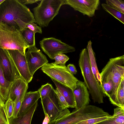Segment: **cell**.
<instances>
[{
	"label": "cell",
	"instance_id": "1",
	"mask_svg": "<svg viewBox=\"0 0 124 124\" xmlns=\"http://www.w3.org/2000/svg\"><path fill=\"white\" fill-rule=\"evenodd\" d=\"M14 26L20 31L30 22L36 23L33 14L18 0H5L0 5V22Z\"/></svg>",
	"mask_w": 124,
	"mask_h": 124
},
{
	"label": "cell",
	"instance_id": "2",
	"mask_svg": "<svg viewBox=\"0 0 124 124\" xmlns=\"http://www.w3.org/2000/svg\"><path fill=\"white\" fill-rule=\"evenodd\" d=\"M79 65L92 99L94 103H103L104 94L99 84L96 80L92 72L87 49L84 48L79 54Z\"/></svg>",
	"mask_w": 124,
	"mask_h": 124
},
{
	"label": "cell",
	"instance_id": "3",
	"mask_svg": "<svg viewBox=\"0 0 124 124\" xmlns=\"http://www.w3.org/2000/svg\"><path fill=\"white\" fill-rule=\"evenodd\" d=\"M29 47L19 29L4 22H0V48L17 50L25 55Z\"/></svg>",
	"mask_w": 124,
	"mask_h": 124
},
{
	"label": "cell",
	"instance_id": "4",
	"mask_svg": "<svg viewBox=\"0 0 124 124\" xmlns=\"http://www.w3.org/2000/svg\"><path fill=\"white\" fill-rule=\"evenodd\" d=\"M100 74L101 80H112L114 88L109 98L111 103L114 105L121 82L124 79V55L110 59Z\"/></svg>",
	"mask_w": 124,
	"mask_h": 124
},
{
	"label": "cell",
	"instance_id": "5",
	"mask_svg": "<svg viewBox=\"0 0 124 124\" xmlns=\"http://www.w3.org/2000/svg\"><path fill=\"white\" fill-rule=\"evenodd\" d=\"M65 0H41L32 9L36 23L41 27H47L59 13Z\"/></svg>",
	"mask_w": 124,
	"mask_h": 124
},
{
	"label": "cell",
	"instance_id": "6",
	"mask_svg": "<svg viewBox=\"0 0 124 124\" xmlns=\"http://www.w3.org/2000/svg\"><path fill=\"white\" fill-rule=\"evenodd\" d=\"M41 70L51 79L70 87L73 91L76 88L78 80L70 72L65 65L48 63L42 67Z\"/></svg>",
	"mask_w": 124,
	"mask_h": 124
},
{
	"label": "cell",
	"instance_id": "7",
	"mask_svg": "<svg viewBox=\"0 0 124 124\" xmlns=\"http://www.w3.org/2000/svg\"><path fill=\"white\" fill-rule=\"evenodd\" d=\"M39 44L42 51L52 60H54L58 54L73 52L76 50L74 47L53 37L43 38Z\"/></svg>",
	"mask_w": 124,
	"mask_h": 124
},
{
	"label": "cell",
	"instance_id": "8",
	"mask_svg": "<svg viewBox=\"0 0 124 124\" xmlns=\"http://www.w3.org/2000/svg\"><path fill=\"white\" fill-rule=\"evenodd\" d=\"M0 66L5 79L8 82L12 83L16 79H23L8 50L1 48Z\"/></svg>",
	"mask_w": 124,
	"mask_h": 124
},
{
	"label": "cell",
	"instance_id": "9",
	"mask_svg": "<svg viewBox=\"0 0 124 124\" xmlns=\"http://www.w3.org/2000/svg\"><path fill=\"white\" fill-rule=\"evenodd\" d=\"M40 101L44 114L48 115L50 121L55 120L64 110V109L62 110L61 108L55 90L53 87L48 95L41 100Z\"/></svg>",
	"mask_w": 124,
	"mask_h": 124
},
{
	"label": "cell",
	"instance_id": "10",
	"mask_svg": "<svg viewBox=\"0 0 124 124\" xmlns=\"http://www.w3.org/2000/svg\"><path fill=\"white\" fill-rule=\"evenodd\" d=\"M31 75L40 68L48 63L46 56L35 46H30L25 54Z\"/></svg>",
	"mask_w": 124,
	"mask_h": 124
},
{
	"label": "cell",
	"instance_id": "11",
	"mask_svg": "<svg viewBox=\"0 0 124 124\" xmlns=\"http://www.w3.org/2000/svg\"><path fill=\"white\" fill-rule=\"evenodd\" d=\"M100 4L99 0H65L63 5H68L84 15L92 17L99 9Z\"/></svg>",
	"mask_w": 124,
	"mask_h": 124
},
{
	"label": "cell",
	"instance_id": "12",
	"mask_svg": "<svg viewBox=\"0 0 124 124\" xmlns=\"http://www.w3.org/2000/svg\"><path fill=\"white\" fill-rule=\"evenodd\" d=\"M12 58L20 74L27 83L32 80L25 55L16 50H7Z\"/></svg>",
	"mask_w": 124,
	"mask_h": 124
},
{
	"label": "cell",
	"instance_id": "13",
	"mask_svg": "<svg viewBox=\"0 0 124 124\" xmlns=\"http://www.w3.org/2000/svg\"><path fill=\"white\" fill-rule=\"evenodd\" d=\"M73 92L76 103V109L89 105L90 101V93L84 82L78 80L76 83V87Z\"/></svg>",
	"mask_w": 124,
	"mask_h": 124
},
{
	"label": "cell",
	"instance_id": "14",
	"mask_svg": "<svg viewBox=\"0 0 124 124\" xmlns=\"http://www.w3.org/2000/svg\"><path fill=\"white\" fill-rule=\"evenodd\" d=\"M28 88V84L23 79L15 80L10 88L9 98L14 102L20 98H24Z\"/></svg>",
	"mask_w": 124,
	"mask_h": 124
},
{
	"label": "cell",
	"instance_id": "15",
	"mask_svg": "<svg viewBox=\"0 0 124 124\" xmlns=\"http://www.w3.org/2000/svg\"><path fill=\"white\" fill-rule=\"evenodd\" d=\"M38 106L37 101L23 114L17 116L16 117L12 116L8 119L9 124H31L33 115Z\"/></svg>",
	"mask_w": 124,
	"mask_h": 124
},
{
	"label": "cell",
	"instance_id": "16",
	"mask_svg": "<svg viewBox=\"0 0 124 124\" xmlns=\"http://www.w3.org/2000/svg\"><path fill=\"white\" fill-rule=\"evenodd\" d=\"M40 98L39 91H30L26 93L23 100L17 116L26 111L33 104Z\"/></svg>",
	"mask_w": 124,
	"mask_h": 124
},
{
	"label": "cell",
	"instance_id": "17",
	"mask_svg": "<svg viewBox=\"0 0 124 124\" xmlns=\"http://www.w3.org/2000/svg\"><path fill=\"white\" fill-rule=\"evenodd\" d=\"M57 88L65 98L69 108H75L76 103L73 91L70 87L52 79Z\"/></svg>",
	"mask_w": 124,
	"mask_h": 124
},
{
	"label": "cell",
	"instance_id": "18",
	"mask_svg": "<svg viewBox=\"0 0 124 124\" xmlns=\"http://www.w3.org/2000/svg\"><path fill=\"white\" fill-rule=\"evenodd\" d=\"M92 43L90 40L88 42L87 48L88 49L90 65L94 77L100 85H101V76L98 71L96 62L95 54L92 47Z\"/></svg>",
	"mask_w": 124,
	"mask_h": 124
},
{
	"label": "cell",
	"instance_id": "19",
	"mask_svg": "<svg viewBox=\"0 0 124 124\" xmlns=\"http://www.w3.org/2000/svg\"><path fill=\"white\" fill-rule=\"evenodd\" d=\"M113 116L95 124H124V110L117 107L114 109Z\"/></svg>",
	"mask_w": 124,
	"mask_h": 124
},
{
	"label": "cell",
	"instance_id": "20",
	"mask_svg": "<svg viewBox=\"0 0 124 124\" xmlns=\"http://www.w3.org/2000/svg\"><path fill=\"white\" fill-rule=\"evenodd\" d=\"M11 83L5 79L0 66V94L5 101L9 99Z\"/></svg>",
	"mask_w": 124,
	"mask_h": 124
},
{
	"label": "cell",
	"instance_id": "21",
	"mask_svg": "<svg viewBox=\"0 0 124 124\" xmlns=\"http://www.w3.org/2000/svg\"><path fill=\"white\" fill-rule=\"evenodd\" d=\"M103 9L111 14L115 18L124 24V14L113 8L107 4L103 3L101 4Z\"/></svg>",
	"mask_w": 124,
	"mask_h": 124
},
{
	"label": "cell",
	"instance_id": "22",
	"mask_svg": "<svg viewBox=\"0 0 124 124\" xmlns=\"http://www.w3.org/2000/svg\"><path fill=\"white\" fill-rule=\"evenodd\" d=\"M101 87L104 95L109 98L112 93L114 84L112 80L110 79H106L101 80Z\"/></svg>",
	"mask_w": 124,
	"mask_h": 124
},
{
	"label": "cell",
	"instance_id": "23",
	"mask_svg": "<svg viewBox=\"0 0 124 124\" xmlns=\"http://www.w3.org/2000/svg\"><path fill=\"white\" fill-rule=\"evenodd\" d=\"M124 79H123L118 91L114 105L124 110Z\"/></svg>",
	"mask_w": 124,
	"mask_h": 124
},
{
	"label": "cell",
	"instance_id": "24",
	"mask_svg": "<svg viewBox=\"0 0 124 124\" xmlns=\"http://www.w3.org/2000/svg\"><path fill=\"white\" fill-rule=\"evenodd\" d=\"M21 32L29 47L35 46V34L32 31L26 28Z\"/></svg>",
	"mask_w": 124,
	"mask_h": 124
},
{
	"label": "cell",
	"instance_id": "25",
	"mask_svg": "<svg viewBox=\"0 0 124 124\" xmlns=\"http://www.w3.org/2000/svg\"><path fill=\"white\" fill-rule=\"evenodd\" d=\"M106 4L124 14V1L122 0H106Z\"/></svg>",
	"mask_w": 124,
	"mask_h": 124
},
{
	"label": "cell",
	"instance_id": "26",
	"mask_svg": "<svg viewBox=\"0 0 124 124\" xmlns=\"http://www.w3.org/2000/svg\"><path fill=\"white\" fill-rule=\"evenodd\" d=\"M14 107V102L10 99L6 101L4 105V109L6 115L8 119L13 116Z\"/></svg>",
	"mask_w": 124,
	"mask_h": 124
},
{
	"label": "cell",
	"instance_id": "27",
	"mask_svg": "<svg viewBox=\"0 0 124 124\" xmlns=\"http://www.w3.org/2000/svg\"><path fill=\"white\" fill-rule=\"evenodd\" d=\"M53 87L52 85L48 83L41 86L38 90L40 94L41 100L48 95Z\"/></svg>",
	"mask_w": 124,
	"mask_h": 124
},
{
	"label": "cell",
	"instance_id": "28",
	"mask_svg": "<svg viewBox=\"0 0 124 124\" xmlns=\"http://www.w3.org/2000/svg\"><path fill=\"white\" fill-rule=\"evenodd\" d=\"M69 59V57L64 53H60L55 56L54 59L55 61L54 63L61 66L65 65Z\"/></svg>",
	"mask_w": 124,
	"mask_h": 124
},
{
	"label": "cell",
	"instance_id": "29",
	"mask_svg": "<svg viewBox=\"0 0 124 124\" xmlns=\"http://www.w3.org/2000/svg\"><path fill=\"white\" fill-rule=\"evenodd\" d=\"M112 116H106L89 119L80 122L76 124H95L104 120L109 119L112 117Z\"/></svg>",
	"mask_w": 124,
	"mask_h": 124
},
{
	"label": "cell",
	"instance_id": "30",
	"mask_svg": "<svg viewBox=\"0 0 124 124\" xmlns=\"http://www.w3.org/2000/svg\"><path fill=\"white\" fill-rule=\"evenodd\" d=\"M55 90L62 109L64 110L69 108L65 98L58 89L56 88Z\"/></svg>",
	"mask_w": 124,
	"mask_h": 124
},
{
	"label": "cell",
	"instance_id": "31",
	"mask_svg": "<svg viewBox=\"0 0 124 124\" xmlns=\"http://www.w3.org/2000/svg\"><path fill=\"white\" fill-rule=\"evenodd\" d=\"M26 28L32 31L34 34L36 33L41 34L42 33L41 28L37 25V24L34 23V22H31L27 24Z\"/></svg>",
	"mask_w": 124,
	"mask_h": 124
},
{
	"label": "cell",
	"instance_id": "32",
	"mask_svg": "<svg viewBox=\"0 0 124 124\" xmlns=\"http://www.w3.org/2000/svg\"><path fill=\"white\" fill-rule=\"evenodd\" d=\"M23 98H20L14 102V111L12 116L13 118L17 117Z\"/></svg>",
	"mask_w": 124,
	"mask_h": 124
},
{
	"label": "cell",
	"instance_id": "33",
	"mask_svg": "<svg viewBox=\"0 0 124 124\" xmlns=\"http://www.w3.org/2000/svg\"><path fill=\"white\" fill-rule=\"evenodd\" d=\"M0 124H9L4 109L0 111Z\"/></svg>",
	"mask_w": 124,
	"mask_h": 124
},
{
	"label": "cell",
	"instance_id": "34",
	"mask_svg": "<svg viewBox=\"0 0 124 124\" xmlns=\"http://www.w3.org/2000/svg\"><path fill=\"white\" fill-rule=\"evenodd\" d=\"M23 4L26 5H27L31 4L39 1L40 0H18Z\"/></svg>",
	"mask_w": 124,
	"mask_h": 124
},
{
	"label": "cell",
	"instance_id": "35",
	"mask_svg": "<svg viewBox=\"0 0 124 124\" xmlns=\"http://www.w3.org/2000/svg\"><path fill=\"white\" fill-rule=\"evenodd\" d=\"M67 67L70 72L73 75H76L77 71L75 65L73 64H70L67 66Z\"/></svg>",
	"mask_w": 124,
	"mask_h": 124
},
{
	"label": "cell",
	"instance_id": "36",
	"mask_svg": "<svg viewBox=\"0 0 124 124\" xmlns=\"http://www.w3.org/2000/svg\"><path fill=\"white\" fill-rule=\"evenodd\" d=\"M5 101L0 94V111L4 109V105Z\"/></svg>",
	"mask_w": 124,
	"mask_h": 124
},
{
	"label": "cell",
	"instance_id": "37",
	"mask_svg": "<svg viewBox=\"0 0 124 124\" xmlns=\"http://www.w3.org/2000/svg\"><path fill=\"white\" fill-rule=\"evenodd\" d=\"M45 117L42 124H48L50 121V118L47 114H45Z\"/></svg>",
	"mask_w": 124,
	"mask_h": 124
},
{
	"label": "cell",
	"instance_id": "38",
	"mask_svg": "<svg viewBox=\"0 0 124 124\" xmlns=\"http://www.w3.org/2000/svg\"><path fill=\"white\" fill-rule=\"evenodd\" d=\"M5 0H0V5Z\"/></svg>",
	"mask_w": 124,
	"mask_h": 124
}]
</instances>
